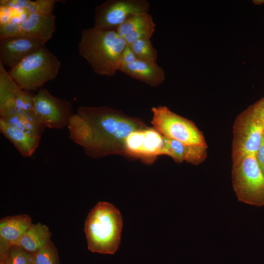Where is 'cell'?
<instances>
[{
	"instance_id": "1",
	"label": "cell",
	"mask_w": 264,
	"mask_h": 264,
	"mask_svg": "<svg viewBox=\"0 0 264 264\" xmlns=\"http://www.w3.org/2000/svg\"><path fill=\"white\" fill-rule=\"evenodd\" d=\"M77 114L91 125L94 143L86 154L99 157L124 150L125 142L134 131L143 129L138 123L119 112L106 107L78 108Z\"/></svg>"
},
{
	"instance_id": "2",
	"label": "cell",
	"mask_w": 264,
	"mask_h": 264,
	"mask_svg": "<svg viewBox=\"0 0 264 264\" xmlns=\"http://www.w3.org/2000/svg\"><path fill=\"white\" fill-rule=\"evenodd\" d=\"M127 45L116 31L93 27L82 30L78 52L95 74L112 77L119 71L122 55Z\"/></svg>"
},
{
	"instance_id": "3",
	"label": "cell",
	"mask_w": 264,
	"mask_h": 264,
	"mask_svg": "<svg viewBox=\"0 0 264 264\" xmlns=\"http://www.w3.org/2000/svg\"><path fill=\"white\" fill-rule=\"evenodd\" d=\"M122 226L119 210L109 202H98L85 222L88 250L101 254H114L120 243Z\"/></svg>"
},
{
	"instance_id": "4",
	"label": "cell",
	"mask_w": 264,
	"mask_h": 264,
	"mask_svg": "<svg viewBox=\"0 0 264 264\" xmlns=\"http://www.w3.org/2000/svg\"><path fill=\"white\" fill-rule=\"evenodd\" d=\"M60 67L57 57L44 46L22 59L8 72L22 89L30 92L54 79Z\"/></svg>"
},
{
	"instance_id": "5",
	"label": "cell",
	"mask_w": 264,
	"mask_h": 264,
	"mask_svg": "<svg viewBox=\"0 0 264 264\" xmlns=\"http://www.w3.org/2000/svg\"><path fill=\"white\" fill-rule=\"evenodd\" d=\"M232 180L239 201L256 207L264 206V173L255 155L233 160Z\"/></svg>"
},
{
	"instance_id": "6",
	"label": "cell",
	"mask_w": 264,
	"mask_h": 264,
	"mask_svg": "<svg viewBox=\"0 0 264 264\" xmlns=\"http://www.w3.org/2000/svg\"><path fill=\"white\" fill-rule=\"evenodd\" d=\"M152 124L164 137L181 143L207 146L202 132L192 121L159 106L152 109Z\"/></svg>"
},
{
	"instance_id": "7",
	"label": "cell",
	"mask_w": 264,
	"mask_h": 264,
	"mask_svg": "<svg viewBox=\"0 0 264 264\" xmlns=\"http://www.w3.org/2000/svg\"><path fill=\"white\" fill-rule=\"evenodd\" d=\"M147 0H108L95 8L93 27L102 30L116 31L132 15L148 12Z\"/></svg>"
},
{
	"instance_id": "8",
	"label": "cell",
	"mask_w": 264,
	"mask_h": 264,
	"mask_svg": "<svg viewBox=\"0 0 264 264\" xmlns=\"http://www.w3.org/2000/svg\"><path fill=\"white\" fill-rule=\"evenodd\" d=\"M264 134V127L246 109L236 118L233 127L232 159L256 155Z\"/></svg>"
},
{
	"instance_id": "9",
	"label": "cell",
	"mask_w": 264,
	"mask_h": 264,
	"mask_svg": "<svg viewBox=\"0 0 264 264\" xmlns=\"http://www.w3.org/2000/svg\"><path fill=\"white\" fill-rule=\"evenodd\" d=\"M34 111L45 128L60 129L67 126L73 114L70 102L41 88L34 96Z\"/></svg>"
},
{
	"instance_id": "10",
	"label": "cell",
	"mask_w": 264,
	"mask_h": 264,
	"mask_svg": "<svg viewBox=\"0 0 264 264\" xmlns=\"http://www.w3.org/2000/svg\"><path fill=\"white\" fill-rule=\"evenodd\" d=\"M164 137L154 128H143L131 133L124 150L127 154L144 158L163 155Z\"/></svg>"
},
{
	"instance_id": "11",
	"label": "cell",
	"mask_w": 264,
	"mask_h": 264,
	"mask_svg": "<svg viewBox=\"0 0 264 264\" xmlns=\"http://www.w3.org/2000/svg\"><path fill=\"white\" fill-rule=\"evenodd\" d=\"M46 42L22 36L0 40V62L10 68L27 56L45 46Z\"/></svg>"
},
{
	"instance_id": "12",
	"label": "cell",
	"mask_w": 264,
	"mask_h": 264,
	"mask_svg": "<svg viewBox=\"0 0 264 264\" xmlns=\"http://www.w3.org/2000/svg\"><path fill=\"white\" fill-rule=\"evenodd\" d=\"M156 25L148 12L138 13L128 18L117 29L116 32L127 45L142 39H150Z\"/></svg>"
},
{
	"instance_id": "13",
	"label": "cell",
	"mask_w": 264,
	"mask_h": 264,
	"mask_svg": "<svg viewBox=\"0 0 264 264\" xmlns=\"http://www.w3.org/2000/svg\"><path fill=\"white\" fill-rule=\"evenodd\" d=\"M31 217L26 214L8 216L0 220V251H6L16 245L32 224Z\"/></svg>"
},
{
	"instance_id": "14",
	"label": "cell",
	"mask_w": 264,
	"mask_h": 264,
	"mask_svg": "<svg viewBox=\"0 0 264 264\" xmlns=\"http://www.w3.org/2000/svg\"><path fill=\"white\" fill-rule=\"evenodd\" d=\"M119 71L129 77L152 87L161 84L165 80V73L157 63L137 60L132 63L121 66Z\"/></svg>"
},
{
	"instance_id": "15",
	"label": "cell",
	"mask_w": 264,
	"mask_h": 264,
	"mask_svg": "<svg viewBox=\"0 0 264 264\" xmlns=\"http://www.w3.org/2000/svg\"><path fill=\"white\" fill-rule=\"evenodd\" d=\"M207 146L186 144L164 137L163 155L171 157L177 162L185 161L198 165L207 157Z\"/></svg>"
},
{
	"instance_id": "16",
	"label": "cell",
	"mask_w": 264,
	"mask_h": 264,
	"mask_svg": "<svg viewBox=\"0 0 264 264\" xmlns=\"http://www.w3.org/2000/svg\"><path fill=\"white\" fill-rule=\"evenodd\" d=\"M22 36L48 42L56 29L55 16L52 14L33 13L19 23Z\"/></svg>"
},
{
	"instance_id": "17",
	"label": "cell",
	"mask_w": 264,
	"mask_h": 264,
	"mask_svg": "<svg viewBox=\"0 0 264 264\" xmlns=\"http://www.w3.org/2000/svg\"><path fill=\"white\" fill-rule=\"evenodd\" d=\"M0 119L9 125L38 136L46 128L35 112L12 108L0 111Z\"/></svg>"
},
{
	"instance_id": "18",
	"label": "cell",
	"mask_w": 264,
	"mask_h": 264,
	"mask_svg": "<svg viewBox=\"0 0 264 264\" xmlns=\"http://www.w3.org/2000/svg\"><path fill=\"white\" fill-rule=\"evenodd\" d=\"M0 132L11 142L21 155L30 157L35 152L41 136L34 135L13 126L0 119Z\"/></svg>"
},
{
	"instance_id": "19",
	"label": "cell",
	"mask_w": 264,
	"mask_h": 264,
	"mask_svg": "<svg viewBox=\"0 0 264 264\" xmlns=\"http://www.w3.org/2000/svg\"><path fill=\"white\" fill-rule=\"evenodd\" d=\"M67 127L71 140L82 146L86 153L88 152L94 143V133L90 124L76 113L70 117Z\"/></svg>"
},
{
	"instance_id": "20",
	"label": "cell",
	"mask_w": 264,
	"mask_h": 264,
	"mask_svg": "<svg viewBox=\"0 0 264 264\" xmlns=\"http://www.w3.org/2000/svg\"><path fill=\"white\" fill-rule=\"evenodd\" d=\"M51 236L49 229L46 225L32 223L16 245L34 253L50 241Z\"/></svg>"
},
{
	"instance_id": "21",
	"label": "cell",
	"mask_w": 264,
	"mask_h": 264,
	"mask_svg": "<svg viewBox=\"0 0 264 264\" xmlns=\"http://www.w3.org/2000/svg\"><path fill=\"white\" fill-rule=\"evenodd\" d=\"M22 90L0 62V111L14 108V102Z\"/></svg>"
},
{
	"instance_id": "22",
	"label": "cell",
	"mask_w": 264,
	"mask_h": 264,
	"mask_svg": "<svg viewBox=\"0 0 264 264\" xmlns=\"http://www.w3.org/2000/svg\"><path fill=\"white\" fill-rule=\"evenodd\" d=\"M129 45L137 60L156 63L157 52L153 46L150 39L139 40Z\"/></svg>"
},
{
	"instance_id": "23",
	"label": "cell",
	"mask_w": 264,
	"mask_h": 264,
	"mask_svg": "<svg viewBox=\"0 0 264 264\" xmlns=\"http://www.w3.org/2000/svg\"><path fill=\"white\" fill-rule=\"evenodd\" d=\"M33 264H61L57 249L51 241L33 253Z\"/></svg>"
},
{
	"instance_id": "24",
	"label": "cell",
	"mask_w": 264,
	"mask_h": 264,
	"mask_svg": "<svg viewBox=\"0 0 264 264\" xmlns=\"http://www.w3.org/2000/svg\"><path fill=\"white\" fill-rule=\"evenodd\" d=\"M0 262L5 264H33V253L17 245H13L5 257L0 258Z\"/></svg>"
},
{
	"instance_id": "25",
	"label": "cell",
	"mask_w": 264,
	"mask_h": 264,
	"mask_svg": "<svg viewBox=\"0 0 264 264\" xmlns=\"http://www.w3.org/2000/svg\"><path fill=\"white\" fill-rule=\"evenodd\" d=\"M30 91L22 89L14 102V108L27 110H34V96Z\"/></svg>"
},
{
	"instance_id": "26",
	"label": "cell",
	"mask_w": 264,
	"mask_h": 264,
	"mask_svg": "<svg viewBox=\"0 0 264 264\" xmlns=\"http://www.w3.org/2000/svg\"><path fill=\"white\" fill-rule=\"evenodd\" d=\"M57 0H30L27 10L30 14L33 13L52 14L54 5Z\"/></svg>"
},
{
	"instance_id": "27",
	"label": "cell",
	"mask_w": 264,
	"mask_h": 264,
	"mask_svg": "<svg viewBox=\"0 0 264 264\" xmlns=\"http://www.w3.org/2000/svg\"><path fill=\"white\" fill-rule=\"evenodd\" d=\"M22 36L19 23L9 22L0 24V40Z\"/></svg>"
},
{
	"instance_id": "28",
	"label": "cell",
	"mask_w": 264,
	"mask_h": 264,
	"mask_svg": "<svg viewBox=\"0 0 264 264\" xmlns=\"http://www.w3.org/2000/svg\"><path fill=\"white\" fill-rule=\"evenodd\" d=\"M247 109L264 127V97Z\"/></svg>"
},
{
	"instance_id": "29",
	"label": "cell",
	"mask_w": 264,
	"mask_h": 264,
	"mask_svg": "<svg viewBox=\"0 0 264 264\" xmlns=\"http://www.w3.org/2000/svg\"><path fill=\"white\" fill-rule=\"evenodd\" d=\"M137 60L136 57L130 46L127 45L122 55L121 66L132 63Z\"/></svg>"
},
{
	"instance_id": "30",
	"label": "cell",
	"mask_w": 264,
	"mask_h": 264,
	"mask_svg": "<svg viewBox=\"0 0 264 264\" xmlns=\"http://www.w3.org/2000/svg\"><path fill=\"white\" fill-rule=\"evenodd\" d=\"M255 156L260 167L264 173V134Z\"/></svg>"
},
{
	"instance_id": "31",
	"label": "cell",
	"mask_w": 264,
	"mask_h": 264,
	"mask_svg": "<svg viewBox=\"0 0 264 264\" xmlns=\"http://www.w3.org/2000/svg\"><path fill=\"white\" fill-rule=\"evenodd\" d=\"M253 3L256 5H261L264 4V0H254Z\"/></svg>"
},
{
	"instance_id": "32",
	"label": "cell",
	"mask_w": 264,
	"mask_h": 264,
	"mask_svg": "<svg viewBox=\"0 0 264 264\" xmlns=\"http://www.w3.org/2000/svg\"><path fill=\"white\" fill-rule=\"evenodd\" d=\"M0 264H5L2 262H0Z\"/></svg>"
}]
</instances>
